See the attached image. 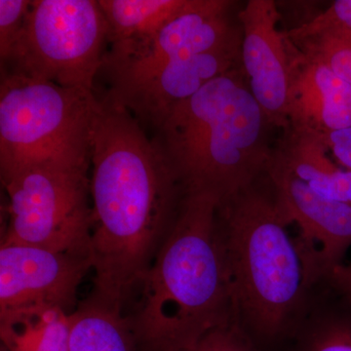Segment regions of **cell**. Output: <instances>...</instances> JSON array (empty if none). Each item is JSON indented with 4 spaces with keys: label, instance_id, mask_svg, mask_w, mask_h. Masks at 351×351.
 I'll return each instance as SVG.
<instances>
[{
    "label": "cell",
    "instance_id": "cell-1",
    "mask_svg": "<svg viewBox=\"0 0 351 351\" xmlns=\"http://www.w3.org/2000/svg\"><path fill=\"white\" fill-rule=\"evenodd\" d=\"M90 167V295L124 311L174 223L184 191L142 123L108 95L94 110Z\"/></svg>",
    "mask_w": 351,
    "mask_h": 351
},
{
    "label": "cell",
    "instance_id": "cell-2",
    "mask_svg": "<svg viewBox=\"0 0 351 351\" xmlns=\"http://www.w3.org/2000/svg\"><path fill=\"white\" fill-rule=\"evenodd\" d=\"M219 202L184 193L151 269L125 314L138 351H175L237 320L219 217Z\"/></svg>",
    "mask_w": 351,
    "mask_h": 351
},
{
    "label": "cell",
    "instance_id": "cell-3",
    "mask_svg": "<svg viewBox=\"0 0 351 351\" xmlns=\"http://www.w3.org/2000/svg\"><path fill=\"white\" fill-rule=\"evenodd\" d=\"M270 127L241 68L178 104L154 140L184 193L211 195L221 205L267 170Z\"/></svg>",
    "mask_w": 351,
    "mask_h": 351
},
{
    "label": "cell",
    "instance_id": "cell-4",
    "mask_svg": "<svg viewBox=\"0 0 351 351\" xmlns=\"http://www.w3.org/2000/svg\"><path fill=\"white\" fill-rule=\"evenodd\" d=\"M256 182L219 205V226L235 318L271 338L293 320L314 281L274 189L263 193Z\"/></svg>",
    "mask_w": 351,
    "mask_h": 351
},
{
    "label": "cell",
    "instance_id": "cell-5",
    "mask_svg": "<svg viewBox=\"0 0 351 351\" xmlns=\"http://www.w3.org/2000/svg\"><path fill=\"white\" fill-rule=\"evenodd\" d=\"M94 93L1 71L0 176L48 161L90 160Z\"/></svg>",
    "mask_w": 351,
    "mask_h": 351
},
{
    "label": "cell",
    "instance_id": "cell-6",
    "mask_svg": "<svg viewBox=\"0 0 351 351\" xmlns=\"http://www.w3.org/2000/svg\"><path fill=\"white\" fill-rule=\"evenodd\" d=\"M90 160L48 161L1 176L8 223L1 242L90 258Z\"/></svg>",
    "mask_w": 351,
    "mask_h": 351
},
{
    "label": "cell",
    "instance_id": "cell-7",
    "mask_svg": "<svg viewBox=\"0 0 351 351\" xmlns=\"http://www.w3.org/2000/svg\"><path fill=\"white\" fill-rule=\"evenodd\" d=\"M107 43L108 23L98 1L34 0L1 71L93 93Z\"/></svg>",
    "mask_w": 351,
    "mask_h": 351
},
{
    "label": "cell",
    "instance_id": "cell-8",
    "mask_svg": "<svg viewBox=\"0 0 351 351\" xmlns=\"http://www.w3.org/2000/svg\"><path fill=\"white\" fill-rule=\"evenodd\" d=\"M230 0H188L181 12L151 40L119 56L106 55L108 95L119 98L178 58L221 47L242 38L230 18Z\"/></svg>",
    "mask_w": 351,
    "mask_h": 351
},
{
    "label": "cell",
    "instance_id": "cell-9",
    "mask_svg": "<svg viewBox=\"0 0 351 351\" xmlns=\"http://www.w3.org/2000/svg\"><path fill=\"white\" fill-rule=\"evenodd\" d=\"M92 270L89 258L29 246H0V319L58 309L71 314Z\"/></svg>",
    "mask_w": 351,
    "mask_h": 351
},
{
    "label": "cell",
    "instance_id": "cell-10",
    "mask_svg": "<svg viewBox=\"0 0 351 351\" xmlns=\"http://www.w3.org/2000/svg\"><path fill=\"white\" fill-rule=\"evenodd\" d=\"M277 202L299 228L314 283L326 280L351 246V206L327 199L270 154L267 170Z\"/></svg>",
    "mask_w": 351,
    "mask_h": 351
},
{
    "label": "cell",
    "instance_id": "cell-11",
    "mask_svg": "<svg viewBox=\"0 0 351 351\" xmlns=\"http://www.w3.org/2000/svg\"><path fill=\"white\" fill-rule=\"evenodd\" d=\"M241 64L247 84L272 127L289 126L290 63L280 12L274 0H249L239 13Z\"/></svg>",
    "mask_w": 351,
    "mask_h": 351
},
{
    "label": "cell",
    "instance_id": "cell-12",
    "mask_svg": "<svg viewBox=\"0 0 351 351\" xmlns=\"http://www.w3.org/2000/svg\"><path fill=\"white\" fill-rule=\"evenodd\" d=\"M242 38L215 49L178 58L144 82L113 100L143 124L157 129L178 104L188 100L219 76L242 68Z\"/></svg>",
    "mask_w": 351,
    "mask_h": 351
},
{
    "label": "cell",
    "instance_id": "cell-13",
    "mask_svg": "<svg viewBox=\"0 0 351 351\" xmlns=\"http://www.w3.org/2000/svg\"><path fill=\"white\" fill-rule=\"evenodd\" d=\"M286 38L290 63L289 126L316 135L350 128L351 84L327 64L306 57L287 34Z\"/></svg>",
    "mask_w": 351,
    "mask_h": 351
},
{
    "label": "cell",
    "instance_id": "cell-14",
    "mask_svg": "<svg viewBox=\"0 0 351 351\" xmlns=\"http://www.w3.org/2000/svg\"><path fill=\"white\" fill-rule=\"evenodd\" d=\"M271 154L318 195L351 206V171L332 161L319 136L289 126Z\"/></svg>",
    "mask_w": 351,
    "mask_h": 351
},
{
    "label": "cell",
    "instance_id": "cell-15",
    "mask_svg": "<svg viewBox=\"0 0 351 351\" xmlns=\"http://www.w3.org/2000/svg\"><path fill=\"white\" fill-rule=\"evenodd\" d=\"M107 20V56H119L151 40L188 0H99Z\"/></svg>",
    "mask_w": 351,
    "mask_h": 351
},
{
    "label": "cell",
    "instance_id": "cell-16",
    "mask_svg": "<svg viewBox=\"0 0 351 351\" xmlns=\"http://www.w3.org/2000/svg\"><path fill=\"white\" fill-rule=\"evenodd\" d=\"M69 351H138L125 313L91 295L69 314Z\"/></svg>",
    "mask_w": 351,
    "mask_h": 351
},
{
    "label": "cell",
    "instance_id": "cell-17",
    "mask_svg": "<svg viewBox=\"0 0 351 351\" xmlns=\"http://www.w3.org/2000/svg\"><path fill=\"white\" fill-rule=\"evenodd\" d=\"M69 314L50 309L0 320L9 351H69Z\"/></svg>",
    "mask_w": 351,
    "mask_h": 351
},
{
    "label": "cell",
    "instance_id": "cell-18",
    "mask_svg": "<svg viewBox=\"0 0 351 351\" xmlns=\"http://www.w3.org/2000/svg\"><path fill=\"white\" fill-rule=\"evenodd\" d=\"M335 295L307 330L301 351H351V300Z\"/></svg>",
    "mask_w": 351,
    "mask_h": 351
},
{
    "label": "cell",
    "instance_id": "cell-19",
    "mask_svg": "<svg viewBox=\"0 0 351 351\" xmlns=\"http://www.w3.org/2000/svg\"><path fill=\"white\" fill-rule=\"evenodd\" d=\"M29 0H0V61L5 63L24 31Z\"/></svg>",
    "mask_w": 351,
    "mask_h": 351
},
{
    "label": "cell",
    "instance_id": "cell-20",
    "mask_svg": "<svg viewBox=\"0 0 351 351\" xmlns=\"http://www.w3.org/2000/svg\"><path fill=\"white\" fill-rule=\"evenodd\" d=\"M175 351H255L243 327L237 320H233L225 326L198 339L193 345Z\"/></svg>",
    "mask_w": 351,
    "mask_h": 351
},
{
    "label": "cell",
    "instance_id": "cell-21",
    "mask_svg": "<svg viewBox=\"0 0 351 351\" xmlns=\"http://www.w3.org/2000/svg\"><path fill=\"white\" fill-rule=\"evenodd\" d=\"M331 27L351 31V0L332 2L326 10L297 27V29L302 32H315Z\"/></svg>",
    "mask_w": 351,
    "mask_h": 351
},
{
    "label": "cell",
    "instance_id": "cell-22",
    "mask_svg": "<svg viewBox=\"0 0 351 351\" xmlns=\"http://www.w3.org/2000/svg\"><path fill=\"white\" fill-rule=\"evenodd\" d=\"M318 136L341 167L351 171V127Z\"/></svg>",
    "mask_w": 351,
    "mask_h": 351
},
{
    "label": "cell",
    "instance_id": "cell-23",
    "mask_svg": "<svg viewBox=\"0 0 351 351\" xmlns=\"http://www.w3.org/2000/svg\"><path fill=\"white\" fill-rule=\"evenodd\" d=\"M326 282L332 291L351 300V263L337 265L327 276Z\"/></svg>",
    "mask_w": 351,
    "mask_h": 351
}]
</instances>
